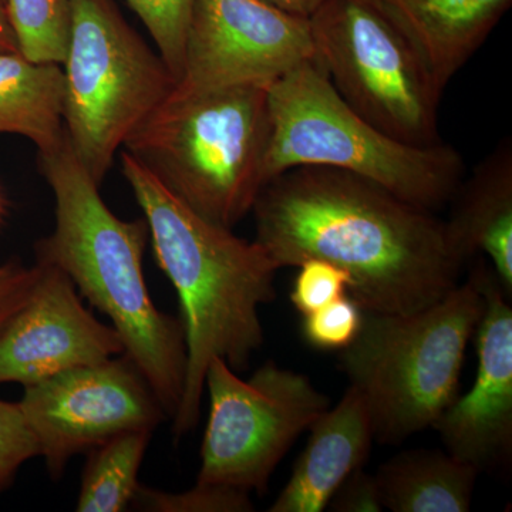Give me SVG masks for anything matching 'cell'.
<instances>
[{
  "label": "cell",
  "instance_id": "obj_1",
  "mask_svg": "<svg viewBox=\"0 0 512 512\" xmlns=\"http://www.w3.org/2000/svg\"><path fill=\"white\" fill-rule=\"evenodd\" d=\"M256 239L276 268L323 259L345 269L365 312L412 313L458 285L466 264L446 221L359 175L285 171L259 192Z\"/></svg>",
  "mask_w": 512,
  "mask_h": 512
},
{
  "label": "cell",
  "instance_id": "obj_2",
  "mask_svg": "<svg viewBox=\"0 0 512 512\" xmlns=\"http://www.w3.org/2000/svg\"><path fill=\"white\" fill-rule=\"evenodd\" d=\"M121 167L147 221L154 254L180 299L187 366L173 419L175 437L200 419L205 375L215 357L234 370L264 343L259 309L275 298L279 271L258 242L205 220L127 151Z\"/></svg>",
  "mask_w": 512,
  "mask_h": 512
},
{
  "label": "cell",
  "instance_id": "obj_3",
  "mask_svg": "<svg viewBox=\"0 0 512 512\" xmlns=\"http://www.w3.org/2000/svg\"><path fill=\"white\" fill-rule=\"evenodd\" d=\"M39 161L55 195L56 225L37 244V261L62 269L80 295L110 319L124 356L174 419L187 366L184 329L181 320L154 305L148 292L143 271L147 221H124L111 212L67 137L55 150L39 154Z\"/></svg>",
  "mask_w": 512,
  "mask_h": 512
},
{
  "label": "cell",
  "instance_id": "obj_4",
  "mask_svg": "<svg viewBox=\"0 0 512 512\" xmlns=\"http://www.w3.org/2000/svg\"><path fill=\"white\" fill-rule=\"evenodd\" d=\"M268 104L265 185L291 168H335L436 212L463 181L464 161L457 150L444 143L412 146L387 136L340 97L316 59L269 84Z\"/></svg>",
  "mask_w": 512,
  "mask_h": 512
},
{
  "label": "cell",
  "instance_id": "obj_5",
  "mask_svg": "<svg viewBox=\"0 0 512 512\" xmlns=\"http://www.w3.org/2000/svg\"><path fill=\"white\" fill-rule=\"evenodd\" d=\"M269 137L268 86L249 84L170 94L123 147L192 211L232 229L264 188Z\"/></svg>",
  "mask_w": 512,
  "mask_h": 512
},
{
  "label": "cell",
  "instance_id": "obj_6",
  "mask_svg": "<svg viewBox=\"0 0 512 512\" xmlns=\"http://www.w3.org/2000/svg\"><path fill=\"white\" fill-rule=\"evenodd\" d=\"M483 312L473 272L420 311L365 312L359 336L340 352L339 365L366 404L375 441L403 443L433 427L454 403Z\"/></svg>",
  "mask_w": 512,
  "mask_h": 512
},
{
  "label": "cell",
  "instance_id": "obj_7",
  "mask_svg": "<svg viewBox=\"0 0 512 512\" xmlns=\"http://www.w3.org/2000/svg\"><path fill=\"white\" fill-rule=\"evenodd\" d=\"M64 130L101 185L117 150L175 87L160 53L128 25L114 0H72L64 59Z\"/></svg>",
  "mask_w": 512,
  "mask_h": 512
},
{
  "label": "cell",
  "instance_id": "obj_8",
  "mask_svg": "<svg viewBox=\"0 0 512 512\" xmlns=\"http://www.w3.org/2000/svg\"><path fill=\"white\" fill-rule=\"evenodd\" d=\"M309 25L315 59L359 116L402 143H441L443 92L379 0H322Z\"/></svg>",
  "mask_w": 512,
  "mask_h": 512
},
{
  "label": "cell",
  "instance_id": "obj_9",
  "mask_svg": "<svg viewBox=\"0 0 512 512\" xmlns=\"http://www.w3.org/2000/svg\"><path fill=\"white\" fill-rule=\"evenodd\" d=\"M210 414L197 484L264 491L275 468L330 400L309 377L275 363L242 380L215 357L205 375Z\"/></svg>",
  "mask_w": 512,
  "mask_h": 512
},
{
  "label": "cell",
  "instance_id": "obj_10",
  "mask_svg": "<svg viewBox=\"0 0 512 512\" xmlns=\"http://www.w3.org/2000/svg\"><path fill=\"white\" fill-rule=\"evenodd\" d=\"M18 402L50 476L77 454L134 430H154L167 417L127 356L73 367L23 387Z\"/></svg>",
  "mask_w": 512,
  "mask_h": 512
},
{
  "label": "cell",
  "instance_id": "obj_11",
  "mask_svg": "<svg viewBox=\"0 0 512 512\" xmlns=\"http://www.w3.org/2000/svg\"><path fill=\"white\" fill-rule=\"evenodd\" d=\"M315 59L308 18L264 0H192L174 96L269 86Z\"/></svg>",
  "mask_w": 512,
  "mask_h": 512
},
{
  "label": "cell",
  "instance_id": "obj_12",
  "mask_svg": "<svg viewBox=\"0 0 512 512\" xmlns=\"http://www.w3.org/2000/svg\"><path fill=\"white\" fill-rule=\"evenodd\" d=\"M29 298L0 330V384L23 387L124 355L119 333L84 308L62 269L36 262Z\"/></svg>",
  "mask_w": 512,
  "mask_h": 512
},
{
  "label": "cell",
  "instance_id": "obj_13",
  "mask_svg": "<svg viewBox=\"0 0 512 512\" xmlns=\"http://www.w3.org/2000/svg\"><path fill=\"white\" fill-rule=\"evenodd\" d=\"M484 296L476 329L478 367L470 392L457 396L433 429L447 453L478 471L510 460L512 450V309L491 266H474ZM510 298V296H508Z\"/></svg>",
  "mask_w": 512,
  "mask_h": 512
},
{
  "label": "cell",
  "instance_id": "obj_14",
  "mask_svg": "<svg viewBox=\"0 0 512 512\" xmlns=\"http://www.w3.org/2000/svg\"><path fill=\"white\" fill-rule=\"evenodd\" d=\"M308 431L305 450L269 512L328 510L340 484L365 466L375 441L366 404L350 386L340 402L320 414Z\"/></svg>",
  "mask_w": 512,
  "mask_h": 512
},
{
  "label": "cell",
  "instance_id": "obj_15",
  "mask_svg": "<svg viewBox=\"0 0 512 512\" xmlns=\"http://www.w3.org/2000/svg\"><path fill=\"white\" fill-rule=\"evenodd\" d=\"M444 92L511 8L512 0H379Z\"/></svg>",
  "mask_w": 512,
  "mask_h": 512
},
{
  "label": "cell",
  "instance_id": "obj_16",
  "mask_svg": "<svg viewBox=\"0 0 512 512\" xmlns=\"http://www.w3.org/2000/svg\"><path fill=\"white\" fill-rule=\"evenodd\" d=\"M448 237L467 262L484 254L508 296L512 295V147L503 141L461 181L451 198Z\"/></svg>",
  "mask_w": 512,
  "mask_h": 512
},
{
  "label": "cell",
  "instance_id": "obj_17",
  "mask_svg": "<svg viewBox=\"0 0 512 512\" xmlns=\"http://www.w3.org/2000/svg\"><path fill=\"white\" fill-rule=\"evenodd\" d=\"M480 471L443 451L410 450L375 474L383 507L393 512H467Z\"/></svg>",
  "mask_w": 512,
  "mask_h": 512
},
{
  "label": "cell",
  "instance_id": "obj_18",
  "mask_svg": "<svg viewBox=\"0 0 512 512\" xmlns=\"http://www.w3.org/2000/svg\"><path fill=\"white\" fill-rule=\"evenodd\" d=\"M66 82L62 64L0 53V133L29 138L39 154L63 143Z\"/></svg>",
  "mask_w": 512,
  "mask_h": 512
},
{
  "label": "cell",
  "instance_id": "obj_19",
  "mask_svg": "<svg viewBox=\"0 0 512 512\" xmlns=\"http://www.w3.org/2000/svg\"><path fill=\"white\" fill-rule=\"evenodd\" d=\"M153 430L119 434L89 451L76 511L121 512L133 504Z\"/></svg>",
  "mask_w": 512,
  "mask_h": 512
},
{
  "label": "cell",
  "instance_id": "obj_20",
  "mask_svg": "<svg viewBox=\"0 0 512 512\" xmlns=\"http://www.w3.org/2000/svg\"><path fill=\"white\" fill-rule=\"evenodd\" d=\"M20 55L33 63L63 64L72 26V0H5Z\"/></svg>",
  "mask_w": 512,
  "mask_h": 512
},
{
  "label": "cell",
  "instance_id": "obj_21",
  "mask_svg": "<svg viewBox=\"0 0 512 512\" xmlns=\"http://www.w3.org/2000/svg\"><path fill=\"white\" fill-rule=\"evenodd\" d=\"M158 47L175 84L183 72L185 35L192 0H127Z\"/></svg>",
  "mask_w": 512,
  "mask_h": 512
},
{
  "label": "cell",
  "instance_id": "obj_22",
  "mask_svg": "<svg viewBox=\"0 0 512 512\" xmlns=\"http://www.w3.org/2000/svg\"><path fill=\"white\" fill-rule=\"evenodd\" d=\"M138 510L151 512H249L254 504L248 493L217 487V485L195 484L183 493H168L138 485L133 504Z\"/></svg>",
  "mask_w": 512,
  "mask_h": 512
},
{
  "label": "cell",
  "instance_id": "obj_23",
  "mask_svg": "<svg viewBox=\"0 0 512 512\" xmlns=\"http://www.w3.org/2000/svg\"><path fill=\"white\" fill-rule=\"evenodd\" d=\"M365 311L350 295L303 316L302 336L312 348L345 350L362 329Z\"/></svg>",
  "mask_w": 512,
  "mask_h": 512
},
{
  "label": "cell",
  "instance_id": "obj_24",
  "mask_svg": "<svg viewBox=\"0 0 512 512\" xmlns=\"http://www.w3.org/2000/svg\"><path fill=\"white\" fill-rule=\"evenodd\" d=\"M291 302L302 316L318 311L349 295L352 279L345 269L323 259H306L298 265Z\"/></svg>",
  "mask_w": 512,
  "mask_h": 512
},
{
  "label": "cell",
  "instance_id": "obj_25",
  "mask_svg": "<svg viewBox=\"0 0 512 512\" xmlns=\"http://www.w3.org/2000/svg\"><path fill=\"white\" fill-rule=\"evenodd\" d=\"M37 456L39 448L19 404L0 400V491L12 483L23 464Z\"/></svg>",
  "mask_w": 512,
  "mask_h": 512
},
{
  "label": "cell",
  "instance_id": "obj_26",
  "mask_svg": "<svg viewBox=\"0 0 512 512\" xmlns=\"http://www.w3.org/2000/svg\"><path fill=\"white\" fill-rule=\"evenodd\" d=\"M328 510L336 512L383 511L382 497H380L375 474L366 473L363 467L353 471L333 494Z\"/></svg>",
  "mask_w": 512,
  "mask_h": 512
},
{
  "label": "cell",
  "instance_id": "obj_27",
  "mask_svg": "<svg viewBox=\"0 0 512 512\" xmlns=\"http://www.w3.org/2000/svg\"><path fill=\"white\" fill-rule=\"evenodd\" d=\"M39 278V265L25 266L19 262L0 265V330L29 298Z\"/></svg>",
  "mask_w": 512,
  "mask_h": 512
},
{
  "label": "cell",
  "instance_id": "obj_28",
  "mask_svg": "<svg viewBox=\"0 0 512 512\" xmlns=\"http://www.w3.org/2000/svg\"><path fill=\"white\" fill-rule=\"evenodd\" d=\"M275 8L291 13V15L301 16V18H311L313 12L319 8L322 0H264Z\"/></svg>",
  "mask_w": 512,
  "mask_h": 512
},
{
  "label": "cell",
  "instance_id": "obj_29",
  "mask_svg": "<svg viewBox=\"0 0 512 512\" xmlns=\"http://www.w3.org/2000/svg\"><path fill=\"white\" fill-rule=\"evenodd\" d=\"M0 53H20L18 39L10 25L5 0H0Z\"/></svg>",
  "mask_w": 512,
  "mask_h": 512
},
{
  "label": "cell",
  "instance_id": "obj_30",
  "mask_svg": "<svg viewBox=\"0 0 512 512\" xmlns=\"http://www.w3.org/2000/svg\"><path fill=\"white\" fill-rule=\"evenodd\" d=\"M2 215H3V201H2V197H0V220H2Z\"/></svg>",
  "mask_w": 512,
  "mask_h": 512
}]
</instances>
